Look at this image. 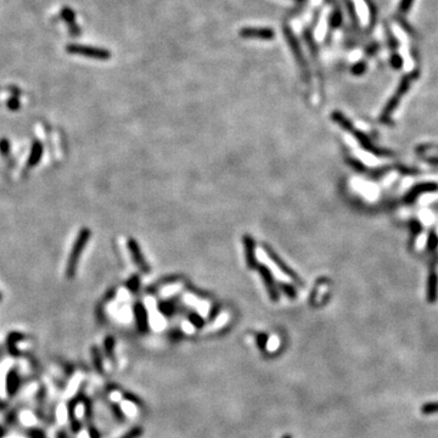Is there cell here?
<instances>
[{"instance_id": "1", "label": "cell", "mask_w": 438, "mask_h": 438, "mask_svg": "<svg viewBox=\"0 0 438 438\" xmlns=\"http://www.w3.org/2000/svg\"><path fill=\"white\" fill-rule=\"evenodd\" d=\"M90 236H92V231L88 228H83L77 235L72 250H71L70 257L67 260V264H66V278L67 279H73L74 275H76L77 268H78V262L81 260V256L83 253L85 246L90 240Z\"/></svg>"}, {"instance_id": "2", "label": "cell", "mask_w": 438, "mask_h": 438, "mask_svg": "<svg viewBox=\"0 0 438 438\" xmlns=\"http://www.w3.org/2000/svg\"><path fill=\"white\" fill-rule=\"evenodd\" d=\"M417 76H418V72H413V73L407 74V76L404 77L403 79H402L401 84H399V87L397 88L396 93H395V94H393L392 98L390 99V101H388V103H387L386 107H385L384 112H382V115H381V120L382 121H388V120H390L391 115L393 114V111H395V110H396V107L398 106V104H399V101H401L402 96H403L408 92V89H409L410 84H412V82L414 81L415 78H417Z\"/></svg>"}, {"instance_id": "3", "label": "cell", "mask_w": 438, "mask_h": 438, "mask_svg": "<svg viewBox=\"0 0 438 438\" xmlns=\"http://www.w3.org/2000/svg\"><path fill=\"white\" fill-rule=\"evenodd\" d=\"M284 34H285V38H286V40H288V44H289V46H290L292 54H293L294 57H296L297 63H298V66L301 67L303 79H304V82H307L308 83L310 79V74H309V70H308L307 61H305V59H304V55H303L301 46H299L298 40H297L296 35L293 34V32H292V29L290 28V27H288V26L284 27Z\"/></svg>"}, {"instance_id": "4", "label": "cell", "mask_w": 438, "mask_h": 438, "mask_svg": "<svg viewBox=\"0 0 438 438\" xmlns=\"http://www.w3.org/2000/svg\"><path fill=\"white\" fill-rule=\"evenodd\" d=\"M66 51L68 54L81 55V56L90 57V59L99 60V61H107L111 57V52L107 49L83 45V44H70V45L66 46Z\"/></svg>"}, {"instance_id": "5", "label": "cell", "mask_w": 438, "mask_h": 438, "mask_svg": "<svg viewBox=\"0 0 438 438\" xmlns=\"http://www.w3.org/2000/svg\"><path fill=\"white\" fill-rule=\"evenodd\" d=\"M264 251H266L267 256H268V257L273 261V263H274L275 266H277L278 268H279L280 271L284 273V274L288 275V277L290 278L292 282L298 284L299 286L304 285V283H303V280L301 279V278H299L298 275H297L296 273H294V271H292L291 268H289V267L286 266L285 262L282 261V258H280L279 256L277 255V252H275L274 250H272L271 247L268 246V245H264Z\"/></svg>"}, {"instance_id": "6", "label": "cell", "mask_w": 438, "mask_h": 438, "mask_svg": "<svg viewBox=\"0 0 438 438\" xmlns=\"http://www.w3.org/2000/svg\"><path fill=\"white\" fill-rule=\"evenodd\" d=\"M239 34L242 38H257L261 40H272L275 37L274 29L269 27H244L239 31Z\"/></svg>"}, {"instance_id": "7", "label": "cell", "mask_w": 438, "mask_h": 438, "mask_svg": "<svg viewBox=\"0 0 438 438\" xmlns=\"http://www.w3.org/2000/svg\"><path fill=\"white\" fill-rule=\"evenodd\" d=\"M258 271H260V275L262 280H263L264 286H266L267 292H268L271 299L273 302H278L279 301V292H278L277 286H275L274 277H273L272 272L266 266H260L258 267Z\"/></svg>"}, {"instance_id": "8", "label": "cell", "mask_w": 438, "mask_h": 438, "mask_svg": "<svg viewBox=\"0 0 438 438\" xmlns=\"http://www.w3.org/2000/svg\"><path fill=\"white\" fill-rule=\"evenodd\" d=\"M128 249H129V252H131V255H132V258H133L134 263H136V266L138 267V268L144 273L150 272V267H148L147 263H146V261H145L144 256H143L142 250H140V246H139V244H138V241L133 240V239H129Z\"/></svg>"}, {"instance_id": "9", "label": "cell", "mask_w": 438, "mask_h": 438, "mask_svg": "<svg viewBox=\"0 0 438 438\" xmlns=\"http://www.w3.org/2000/svg\"><path fill=\"white\" fill-rule=\"evenodd\" d=\"M134 316H136V321H137V327L142 334L147 331L148 329V315H147V310L144 307V304L140 302H138L136 305H134Z\"/></svg>"}, {"instance_id": "10", "label": "cell", "mask_w": 438, "mask_h": 438, "mask_svg": "<svg viewBox=\"0 0 438 438\" xmlns=\"http://www.w3.org/2000/svg\"><path fill=\"white\" fill-rule=\"evenodd\" d=\"M61 17L65 21V23L68 26V31L72 37H77V35L81 34V28H79L78 24L76 23V13L71 7L65 6L61 10Z\"/></svg>"}, {"instance_id": "11", "label": "cell", "mask_w": 438, "mask_h": 438, "mask_svg": "<svg viewBox=\"0 0 438 438\" xmlns=\"http://www.w3.org/2000/svg\"><path fill=\"white\" fill-rule=\"evenodd\" d=\"M245 246V252H246V263L250 269H253L257 267V257H256V244L255 240L250 235H245L242 238Z\"/></svg>"}, {"instance_id": "12", "label": "cell", "mask_w": 438, "mask_h": 438, "mask_svg": "<svg viewBox=\"0 0 438 438\" xmlns=\"http://www.w3.org/2000/svg\"><path fill=\"white\" fill-rule=\"evenodd\" d=\"M43 144L40 142H34L32 145L31 152H29L28 161H27V167L33 168L37 166L43 157Z\"/></svg>"}, {"instance_id": "13", "label": "cell", "mask_w": 438, "mask_h": 438, "mask_svg": "<svg viewBox=\"0 0 438 438\" xmlns=\"http://www.w3.org/2000/svg\"><path fill=\"white\" fill-rule=\"evenodd\" d=\"M20 387V379L15 370H11L6 377V390L10 396H13Z\"/></svg>"}, {"instance_id": "14", "label": "cell", "mask_w": 438, "mask_h": 438, "mask_svg": "<svg viewBox=\"0 0 438 438\" xmlns=\"http://www.w3.org/2000/svg\"><path fill=\"white\" fill-rule=\"evenodd\" d=\"M341 24H342V13H341L340 10L336 9L334 12L331 13V16H330V26H331L332 28H337V27H340Z\"/></svg>"}, {"instance_id": "15", "label": "cell", "mask_w": 438, "mask_h": 438, "mask_svg": "<svg viewBox=\"0 0 438 438\" xmlns=\"http://www.w3.org/2000/svg\"><path fill=\"white\" fill-rule=\"evenodd\" d=\"M421 413L425 415H431L438 413V402H432V403L424 404L421 408Z\"/></svg>"}, {"instance_id": "16", "label": "cell", "mask_w": 438, "mask_h": 438, "mask_svg": "<svg viewBox=\"0 0 438 438\" xmlns=\"http://www.w3.org/2000/svg\"><path fill=\"white\" fill-rule=\"evenodd\" d=\"M280 288H282V290H283L284 293H285L288 297H290V298H293L294 299L297 297L296 289H294L292 285H290V284L283 283L282 285H280Z\"/></svg>"}, {"instance_id": "17", "label": "cell", "mask_w": 438, "mask_h": 438, "mask_svg": "<svg viewBox=\"0 0 438 438\" xmlns=\"http://www.w3.org/2000/svg\"><path fill=\"white\" fill-rule=\"evenodd\" d=\"M413 4H414V0H401L398 5V11L401 13H407L409 12L412 9Z\"/></svg>"}, {"instance_id": "18", "label": "cell", "mask_w": 438, "mask_h": 438, "mask_svg": "<svg viewBox=\"0 0 438 438\" xmlns=\"http://www.w3.org/2000/svg\"><path fill=\"white\" fill-rule=\"evenodd\" d=\"M366 71V63L364 62V61H358L357 63H354L353 66H352V73L354 74V76H360V74H363Z\"/></svg>"}, {"instance_id": "19", "label": "cell", "mask_w": 438, "mask_h": 438, "mask_svg": "<svg viewBox=\"0 0 438 438\" xmlns=\"http://www.w3.org/2000/svg\"><path fill=\"white\" fill-rule=\"evenodd\" d=\"M390 62H391V65H392V67L395 68V70H399V68H401L402 66H403V59H402L401 55L397 54V52H393L392 56H391Z\"/></svg>"}, {"instance_id": "20", "label": "cell", "mask_w": 438, "mask_h": 438, "mask_svg": "<svg viewBox=\"0 0 438 438\" xmlns=\"http://www.w3.org/2000/svg\"><path fill=\"white\" fill-rule=\"evenodd\" d=\"M92 354H93V359H94V364L95 368L98 369V371H103V362H101V355L99 353V349H96L95 347L92 349Z\"/></svg>"}, {"instance_id": "21", "label": "cell", "mask_w": 438, "mask_h": 438, "mask_svg": "<svg viewBox=\"0 0 438 438\" xmlns=\"http://www.w3.org/2000/svg\"><path fill=\"white\" fill-rule=\"evenodd\" d=\"M20 100H18L17 95H13L7 100V109L11 110V111H17L20 109Z\"/></svg>"}, {"instance_id": "22", "label": "cell", "mask_w": 438, "mask_h": 438, "mask_svg": "<svg viewBox=\"0 0 438 438\" xmlns=\"http://www.w3.org/2000/svg\"><path fill=\"white\" fill-rule=\"evenodd\" d=\"M139 285H140V279L138 277L131 278V279L128 280V283H127V288H128L132 292L138 291V289H139Z\"/></svg>"}, {"instance_id": "23", "label": "cell", "mask_w": 438, "mask_h": 438, "mask_svg": "<svg viewBox=\"0 0 438 438\" xmlns=\"http://www.w3.org/2000/svg\"><path fill=\"white\" fill-rule=\"evenodd\" d=\"M346 4H347V9H348L349 15H351V20L353 21L354 24H357L358 23V17H357V12H355L353 2H352L351 0H347Z\"/></svg>"}, {"instance_id": "24", "label": "cell", "mask_w": 438, "mask_h": 438, "mask_svg": "<svg viewBox=\"0 0 438 438\" xmlns=\"http://www.w3.org/2000/svg\"><path fill=\"white\" fill-rule=\"evenodd\" d=\"M142 435H143V429L138 426V428L132 429L131 431H129L128 434H126L122 438H139Z\"/></svg>"}, {"instance_id": "25", "label": "cell", "mask_w": 438, "mask_h": 438, "mask_svg": "<svg viewBox=\"0 0 438 438\" xmlns=\"http://www.w3.org/2000/svg\"><path fill=\"white\" fill-rule=\"evenodd\" d=\"M114 347H115V341L112 337H106L105 340V349H106V354L111 357L112 352H114Z\"/></svg>"}, {"instance_id": "26", "label": "cell", "mask_w": 438, "mask_h": 438, "mask_svg": "<svg viewBox=\"0 0 438 438\" xmlns=\"http://www.w3.org/2000/svg\"><path fill=\"white\" fill-rule=\"evenodd\" d=\"M0 152L4 156H6L10 152V143L7 139L0 140Z\"/></svg>"}, {"instance_id": "27", "label": "cell", "mask_w": 438, "mask_h": 438, "mask_svg": "<svg viewBox=\"0 0 438 438\" xmlns=\"http://www.w3.org/2000/svg\"><path fill=\"white\" fill-rule=\"evenodd\" d=\"M190 320H191L192 325H195V326H196V327H201L203 325L202 318H200V316H198L197 314H195V315L190 316Z\"/></svg>"}, {"instance_id": "28", "label": "cell", "mask_w": 438, "mask_h": 438, "mask_svg": "<svg viewBox=\"0 0 438 438\" xmlns=\"http://www.w3.org/2000/svg\"><path fill=\"white\" fill-rule=\"evenodd\" d=\"M28 435L31 436V438H45L44 437L43 432L39 431V430H31Z\"/></svg>"}, {"instance_id": "29", "label": "cell", "mask_w": 438, "mask_h": 438, "mask_svg": "<svg viewBox=\"0 0 438 438\" xmlns=\"http://www.w3.org/2000/svg\"><path fill=\"white\" fill-rule=\"evenodd\" d=\"M258 344H260L261 348H264L267 344V335H260L258 337Z\"/></svg>"}, {"instance_id": "30", "label": "cell", "mask_w": 438, "mask_h": 438, "mask_svg": "<svg viewBox=\"0 0 438 438\" xmlns=\"http://www.w3.org/2000/svg\"><path fill=\"white\" fill-rule=\"evenodd\" d=\"M376 49H377L376 44H373V45H369L368 49H366V54H368V55H373L374 52L376 51Z\"/></svg>"}, {"instance_id": "31", "label": "cell", "mask_w": 438, "mask_h": 438, "mask_svg": "<svg viewBox=\"0 0 438 438\" xmlns=\"http://www.w3.org/2000/svg\"><path fill=\"white\" fill-rule=\"evenodd\" d=\"M283 438H292L291 436H289V435H286V436H284Z\"/></svg>"}, {"instance_id": "32", "label": "cell", "mask_w": 438, "mask_h": 438, "mask_svg": "<svg viewBox=\"0 0 438 438\" xmlns=\"http://www.w3.org/2000/svg\"><path fill=\"white\" fill-rule=\"evenodd\" d=\"M1 299H2V296H1V293H0V302H1Z\"/></svg>"}, {"instance_id": "33", "label": "cell", "mask_w": 438, "mask_h": 438, "mask_svg": "<svg viewBox=\"0 0 438 438\" xmlns=\"http://www.w3.org/2000/svg\"><path fill=\"white\" fill-rule=\"evenodd\" d=\"M329 2H334V0H327Z\"/></svg>"}, {"instance_id": "34", "label": "cell", "mask_w": 438, "mask_h": 438, "mask_svg": "<svg viewBox=\"0 0 438 438\" xmlns=\"http://www.w3.org/2000/svg\"><path fill=\"white\" fill-rule=\"evenodd\" d=\"M296 1H302V0H296Z\"/></svg>"}]
</instances>
